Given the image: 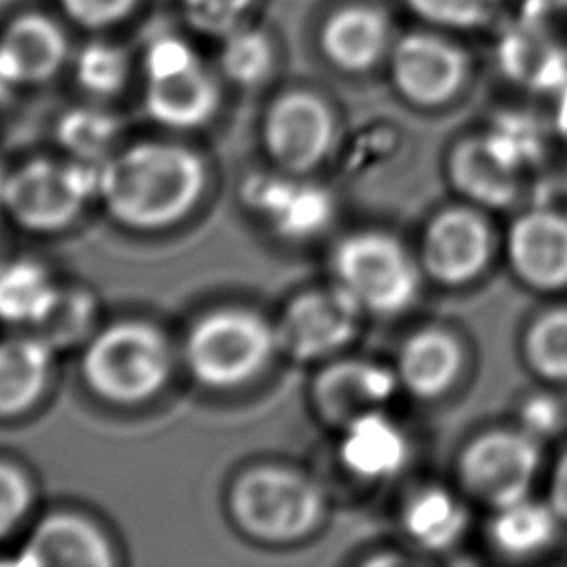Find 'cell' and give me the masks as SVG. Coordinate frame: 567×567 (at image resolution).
<instances>
[{
	"instance_id": "obj_1",
	"label": "cell",
	"mask_w": 567,
	"mask_h": 567,
	"mask_svg": "<svg viewBox=\"0 0 567 567\" xmlns=\"http://www.w3.org/2000/svg\"><path fill=\"white\" fill-rule=\"evenodd\" d=\"M208 173L204 159L177 142H137L100 164L97 197L131 230L171 228L199 204Z\"/></svg>"
},
{
	"instance_id": "obj_2",
	"label": "cell",
	"mask_w": 567,
	"mask_h": 567,
	"mask_svg": "<svg viewBox=\"0 0 567 567\" xmlns=\"http://www.w3.org/2000/svg\"><path fill=\"white\" fill-rule=\"evenodd\" d=\"M173 348L148 321L122 319L93 332L82 354L86 388L113 405H140L164 390L173 374Z\"/></svg>"
},
{
	"instance_id": "obj_3",
	"label": "cell",
	"mask_w": 567,
	"mask_h": 567,
	"mask_svg": "<svg viewBox=\"0 0 567 567\" xmlns=\"http://www.w3.org/2000/svg\"><path fill=\"white\" fill-rule=\"evenodd\" d=\"M228 514L237 529L259 543H295L323 518V492L303 472L286 465H252L228 487Z\"/></svg>"
},
{
	"instance_id": "obj_4",
	"label": "cell",
	"mask_w": 567,
	"mask_h": 567,
	"mask_svg": "<svg viewBox=\"0 0 567 567\" xmlns=\"http://www.w3.org/2000/svg\"><path fill=\"white\" fill-rule=\"evenodd\" d=\"M277 352L275 323L246 308H217L199 317L184 341L190 377L213 390L250 383Z\"/></svg>"
},
{
	"instance_id": "obj_5",
	"label": "cell",
	"mask_w": 567,
	"mask_h": 567,
	"mask_svg": "<svg viewBox=\"0 0 567 567\" xmlns=\"http://www.w3.org/2000/svg\"><path fill=\"white\" fill-rule=\"evenodd\" d=\"M100 166L78 159L35 157L7 173L2 208L31 233H58L71 226L91 197H97Z\"/></svg>"
},
{
	"instance_id": "obj_6",
	"label": "cell",
	"mask_w": 567,
	"mask_h": 567,
	"mask_svg": "<svg viewBox=\"0 0 567 567\" xmlns=\"http://www.w3.org/2000/svg\"><path fill=\"white\" fill-rule=\"evenodd\" d=\"M144 109L168 128H199L219 109V84L190 44L177 35L155 38L144 53Z\"/></svg>"
},
{
	"instance_id": "obj_7",
	"label": "cell",
	"mask_w": 567,
	"mask_h": 567,
	"mask_svg": "<svg viewBox=\"0 0 567 567\" xmlns=\"http://www.w3.org/2000/svg\"><path fill=\"white\" fill-rule=\"evenodd\" d=\"M337 284L343 286L363 310L392 315L410 306L416 292V270L403 248L383 233H357L346 237L334 255Z\"/></svg>"
},
{
	"instance_id": "obj_8",
	"label": "cell",
	"mask_w": 567,
	"mask_h": 567,
	"mask_svg": "<svg viewBox=\"0 0 567 567\" xmlns=\"http://www.w3.org/2000/svg\"><path fill=\"white\" fill-rule=\"evenodd\" d=\"M361 310L339 284L299 292L275 321L279 352L295 361H319L337 354L354 339Z\"/></svg>"
},
{
	"instance_id": "obj_9",
	"label": "cell",
	"mask_w": 567,
	"mask_h": 567,
	"mask_svg": "<svg viewBox=\"0 0 567 567\" xmlns=\"http://www.w3.org/2000/svg\"><path fill=\"white\" fill-rule=\"evenodd\" d=\"M332 140L334 117L317 93L292 89L270 102L264 117V146L281 171L310 173L326 159Z\"/></svg>"
},
{
	"instance_id": "obj_10",
	"label": "cell",
	"mask_w": 567,
	"mask_h": 567,
	"mask_svg": "<svg viewBox=\"0 0 567 567\" xmlns=\"http://www.w3.org/2000/svg\"><path fill=\"white\" fill-rule=\"evenodd\" d=\"M536 463L538 452L529 436L492 432L465 450L461 474L472 494L501 509L527 496Z\"/></svg>"
},
{
	"instance_id": "obj_11",
	"label": "cell",
	"mask_w": 567,
	"mask_h": 567,
	"mask_svg": "<svg viewBox=\"0 0 567 567\" xmlns=\"http://www.w3.org/2000/svg\"><path fill=\"white\" fill-rule=\"evenodd\" d=\"M244 199L275 233L295 241L323 233L334 215V202L326 188L286 171H281V175L250 177L244 188Z\"/></svg>"
},
{
	"instance_id": "obj_12",
	"label": "cell",
	"mask_w": 567,
	"mask_h": 567,
	"mask_svg": "<svg viewBox=\"0 0 567 567\" xmlns=\"http://www.w3.org/2000/svg\"><path fill=\"white\" fill-rule=\"evenodd\" d=\"M392 80L416 104H439L456 93L465 78V55L432 33H408L390 49Z\"/></svg>"
},
{
	"instance_id": "obj_13",
	"label": "cell",
	"mask_w": 567,
	"mask_h": 567,
	"mask_svg": "<svg viewBox=\"0 0 567 567\" xmlns=\"http://www.w3.org/2000/svg\"><path fill=\"white\" fill-rule=\"evenodd\" d=\"M394 374L372 361L341 359L326 365L312 381V403L317 414L334 425L346 427L381 405L394 394Z\"/></svg>"
},
{
	"instance_id": "obj_14",
	"label": "cell",
	"mask_w": 567,
	"mask_h": 567,
	"mask_svg": "<svg viewBox=\"0 0 567 567\" xmlns=\"http://www.w3.org/2000/svg\"><path fill=\"white\" fill-rule=\"evenodd\" d=\"M113 547L106 534L78 512H51L27 536L16 563L31 567H109Z\"/></svg>"
},
{
	"instance_id": "obj_15",
	"label": "cell",
	"mask_w": 567,
	"mask_h": 567,
	"mask_svg": "<svg viewBox=\"0 0 567 567\" xmlns=\"http://www.w3.org/2000/svg\"><path fill=\"white\" fill-rule=\"evenodd\" d=\"M69 44L62 29L40 16L22 13L0 33V78L9 86H33L64 66Z\"/></svg>"
},
{
	"instance_id": "obj_16",
	"label": "cell",
	"mask_w": 567,
	"mask_h": 567,
	"mask_svg": "<svg viewBox=\"0 0 567 567\" xmlns=\"http://www.w3.org/2000/svg\"><path fill=\"white\" fill-rule=\"evenodd\" d=\"M501 69L518 84L558 91L567 82V49L545 29L543 16L523 13L496 47Z\"/></svg>"
},
{
	"instance_id": "obj_17",
	"label": "cell",
	"mask_w": 567,
	"mask_h": 567,
	"mask_svg": "<svg viewBox=\"0 0 567 567\" xmlns=\"http://www.w3.org/2000/svg\"><path fill=\"white\" fill-rule=\"evenodd\" d=\"M487 252V228L470 210H445L425 233L423 261L427 270L445 284L472 279L485 266Z\"/></svg>"
},
{
	"instance_id": "obj_18",
	"label": "cell",
	"mask_w": 567,
	"mask_h": 567,
	"mask_svg": "<svg viewBox=\"0 0 567 567\" xmlns=\"http://www.w3.org/2000/svg\"><path fill=\"white\" fill-rule=\"evenodd\" d=\"M390 20L370 4H350L334 11L321 27V51L341 71L361 73L374 66L390 49Z\"/></svg>"
},
{
	"instance_id": "obj_19",
	"label": "cell",
	"mask_w": 567,
	"mask_h": 567,
	"mask_svg": "<svg viewBox=\"0 0 567 567\" xmlns=\"http://www.w3.org/2000/svg\"><path fill=\"white\" fill-rule=\"evenodd\" d=\"M509 257L532 286L567 284V219L543 210L523 215L509 230Z\"/></svg>"
},
{
	"instance_id": "obj_20",
	"label": "cell",
	"mask_w": 567,
	"mask_h": 567,
	"mask_svg": "<svg viewBox=\"0 0 567 567\" xmlns=\"http://www.w3.org/2000/svg\"><path fill=\"white\" fill-rule=\"evenodd\" d=\"M55 350L38 334H16L0 341V419L29 412L47 392Z\"/></svg>"
},
{
	"instance_id": "obj_21",
	"label": "cell",
	"mask_w": 567,
	"mask_h": 567,
	"mask_svg": "<svg viewBox=\"0 0 567 567\" xmlns=\"http://www.w3.org/2000/svg\"><path fill=\"white\" fill-rule=\"evenodd\" d=\"M339 456L361 478H388L405 463L408 445L401 430L377 410L343 427Z\"/></svg>"
},
{
	"instance_id": "obj_22",
	"label": "cell",
	"mask_w": 567,
	"mask_h": 567,
	"mask_svg": "<svg viewBox=\"0 0 567 567\" xmlns=\"http://www.w3.org/2000/svg\"><path fill=\"white\" fill-rule=\"evenodd\" d=\"M461 352L454 339L425 330L405 341L399 354V379L419 396L443 392L458 372Z\"/></svg>"
},
{
	"instance_id": "obj_23",
	"label": "cell",
	"mask_w": 567,
	"mask_h": 567,
	"mask_svg": "<svg viewBox=\"0 0 567 567\" xmlns=\"http://www.w3.org/2000/svg\"><path fill=\"white\" fill-rule=\"evenodd\" d=\"M53 275L33 259L0 264V321L31 328L53 295L58 292Z\"/></svg>"
},
{
	"instance_id": "obj_24",
	"label": "cell",
	"mask_w": 567,
	"mask_h": 567,
	"mask_svg": "<svg viewBox=\"0 0 567 567\" xmlns=\"http://www.w3.org/2000/svg\"><path fill=\"white\" fill-rule=\"evenodd\" d=\"M452 175L461 190L489 206H505L516 193V168L505 164L485 140H472L456 148Z\"/></svg>"
},
{
	"instance_id": "obj_25",
	"label": "cell",
	"mask_w": 567,
	"mask_h": 567,
	"mask_svg": "<svg viewBox=\"0 0 567 567\" xmlns=\"http://www.w3.org/2000/svg\"><path fill=\"white\" fill-rule=\"evenodd\" d=\"M97 317L95 297L80 286H58L42 317L29 328L55 352L89 341Z\"/></svg>"
},
{
	"instance_id": "obj_26",
	"label": "cell",
	"mask_w": 567,
	"mask_h": 567,
	"mask_svg": "<svg viewBox=\"0 0 567 567\" xmlns=\"http://www.w3.org/2000/svg\"><path fill=\"white\" fill-rule=\"evenodd\" d=\"M120 128L122 124L113 113L97 106H78L62 115L55 137L71 159L100 166L117 151Z\"/></svg>"
},
{
	"instance_id": "obj_27",
	"label": "cell",
	"mask_w": 567,
	"mask_h": 567,
	"mask_svg": "<svg viewBox=\"0 0 567 567\" xmlns=\"http://www.w3.org/2000/svg\"><path fill=\"white\" fill-rule=\"evenodd\" d=\"M408 534L430 549L450 547L465 529V509L443 489H425L405 507Z\"/></svg>"
},
{
	"instance_id": "obj_28",
	"label": "cell",
	"mask_w": 567,
	"mask_h": 567,
	"mask_svg": "<svg viewBox=\"0 0 567 567\" xmlns=\"http://www.w3.org/2000/svg\"><path fill=\"white\" fill-rule=\"evenodd\" d=\"M492 536L503 551L532 554L554 536V514L527 498L501 507L492 525Z\"/></svg>"
},
{
	"instance_id": "obj_29",
	"label": "cell",
	"mask_w": 567,
	"mask_h": 567,
	"mask_svg": "<svg viewBox=\"0 0 567 567\" xmlns=\"http://www.w3.org/2000/svg\"><path fill=\"white\" fill-rule=\"evenodd\" d=\"M219 66L221 73L239 86L264 82L272 69V47L268 35L259 29L239 24L221 38Z\"/></svg>"
},
{
	"instance_id": "obj_30",
	"label": "cell",
	"mask_w": 567,
	"mask_h": 567,
	"mask_svg": "<svg viewBox=\"0 0 567 567\" xmlns=\"http://www.w3.org/2000/svg\"><path fill=\"white\" fill-rule=\"evenodd\" d=\"M73 73L82 91L89 95L111 97L120 93L128 80V58L124 49L95 40L78 51Z\"/></svg>"
},
{
	"instance_id": "obj_31",
	"label": "cell",
	"mask_w": 567,
	"mask_h": 567,
	"mask_svg": "<svg viewBox=\"0 0 567 567\" xmlns=\"http://www.w3.org/2000/svg\"><path fill=\"white\" fill-rule=\"evenodd\" d=\"M532 365L554 379H567V310H556L536 321L527 337Z\"/></svg>"
},
{
	"instance_id": "obj_32",
	"label": "cell",
	"mask_w": 567,
	"mask_h": 567,
	"mask_svg": "<svg viewBox=\"0 0 567 567\" xmlns=\"http://www.w3.org/2000/svg\"><path fill=\"white\" fill-rule=\"evenodd\" d=\"M505 0H405L423 20L445 29H476L487 24Z\"/></svg>"
},
{
	"instance_id": "obj_33",
	"label": "cell",
	"mask_w": 567,
	"mask_h": 567,
	"mask_svg": "<svg viewBox=\"0 0 567 567\" xmlns=\"http://www.w3.org/2000/svg\"><path fill=\"white\" fill-rule=\"evenodd\" d=\"M487 146L512 168H520L527 162H534L540 151V135L532 120L520 115L501 117L487 137Z\"/></svg>"
},
{
	"instance_id": "obj_34",
	"label": "cell",
	"mask_w": 567,
	"mask_h": 567,
	"mask_svg": "<svg viewBox=\"0 0 567 567\" xmlns=\"http://www.w3.org/2000/svg\"><path fill=\"white\" fill-rule=\"evenodd\" d=\"M33 483L16 463L0 461V538H7L33 507Z\"/></svg>"
},
{
	"instance_id": "obj_35",
	"label": "cell",
	"mask_w": 567,
	"mask_h": 567,
	"mask_svg": "<svg viewBox=\"0 0 567 567\" xmlns=\"http://www.w3.org/2000/svg\"><path fill=\"white\" fill-rule=\"evenodd\" d=\"M255 0H179L188 24L206 35L224 38L241 24Z\"/></svg>"
},
{
	"instance_id": "obj_36",
	"label": "cell",
	"mask_w": 567,
	"mask_h": 567,
	"mask_svg": "<svg viewBox=\"0 0 567 567\" xmlns=\"http://www.w3.org/2000/svg\"><path fill=\"white\" fill-rule=\"evenodd\" d=\"M140 0H60L62 11L84 29H106L128 18Z\"/></svg>"
},
{
	"instance_id": "obj_37",
	"label": "cell",
	"mask_w": 567,
	"mask_h": 567,
	"mask_svg": "<svg viewBox=\"0 0 567 567\" xmlns=\"http://www.w3.org/2000/svg\"><path fill=\"white\" fill-rule=\"evenodd\" d=\"M525 419L534 430H549L556 423V408L551 401H534L525 408Z\"/></svg>"
},
{
	"instance_id": "obj_38",
	"label": "cell",
	"mask_w": 567,
	"mask_h": 567,
	"mask_svg": "<svg viewBox=\"0 0 567 567\" xmlns=\"http://www.w3.org/2000/svg\"><path fill=\"white\" fill-rule=\"evenodd\" d=\"M551 501H554V509L567 518V454L563 456V461L556 467L554 485H551Z\"/></svg>"
},
{
	"instance_id": "obj_39",
	"label": "cell",
	"mask_w": 567,
	"mask_h": 567,
	"mask_svg": "<svg viewBox=\"0 0 567 567\" xmlns=\"http://www.w3.org/2000/svg\"><path fill=\"white\" fill-rule=\"evenodd\" d=\"M556 131L567 142V82L556 91Z\"/></svg>"
},
{
	"instance_id": "obj_40",
	"label": "cell",
	"mask_w": 567,
	"mask_h": 567,
	"mask_svg": "<svg viewBox=\"0 0 567 567\" xmlns=\"http://www.w3.org/2000/svg\"><path fill=\"white\" fill-rule=\"evenodd\" d=\"M560 0H527L525 2V13L534 16H545L549 9H554Z\"/></svg>"
},
{
	"instance_id": "obj_41",
	"label": "cell",
	"mask_w": 567,
	"mask_h": 567,
	"mask_svg": "<svg viewBox=\"0 0 567 567\" xmlns=\"http://www.w3.org/2000/svg\"><path fill=\"white\" fill-rule=\"evenodd\" d=\"M4 179H7V173L0 171V206H2V190H4Z\"/></svg>"
},
{
	"instance_id": "obj_42",
	"label": "cell",
	"mask_w": 567,
	"mask_h": 567,
	"mask_svg": "<svg viewBox=\"0 0 567 567\" xmlns=\"http://www.w3.org/2000/svg\"><path fill=\"white\" fill-rule=\"evenodd\" d=\"M0 252H2V239H0ZM2 264V261H0Z\"/></svg>"
}]
</instances>
